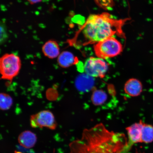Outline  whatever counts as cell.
Here are the masks:
<instances>
[{
    "instance_id": "obj_1",
    "label": "cell",
    "mask_w": 153,
    "mask_h": 153,
    "mask_svg": "<svg viewBox=\"0 0 153 153\" xmlns=\"http://www.w3.org/2000/svg\"><path fill=\"white\" fill-rule=\"evenodd\" d=\"M128 18L115 19L108 13L90 15L82 30L87 43H96L115 34L124 36L122 30Z\"/></svg>"
},
{
    "instance_id": "obj_2",
    "label": "cell",
    "mask_w": 153,
    "mask_h": 153,
    "mask_svg": "<svg viewBox=\"0 0 153 153\" xmlns=\"http://www.w3.org/2000/svg\"><path fill=\"white\" fill-rule=\"evenodd\" d=\"M22 66L20 57L14 53H5L0 59L1 78L11 81L18 75Z\"/></svg>"
},
{
    "instance_id": "obj_3",
    "label": "cell",
    "mask_w": 153,
    "mask_h": 153,
    "mask_svg": "<svg viewBox=\"0 0 153 153\" xmlns=\"http://www.w3.org/2000/svg\"><path fill=\"white\" fill-rule=\"evenodd\" d=\"M123 50L121 43L114 37H108L95 44L94 51L96 56L103 59L115 57Z\"/></svg>"
},
{
    "instance_id": "obj_4",
    "label": "cell",
    "mask_w": 153,
    "mask_h": 153,
    "mask_svg": "<svg viewBox=\"0 0 153 153\" xmlns=\"http://www.w3.org/2000/svg\"><path fill=\"white\" fill-rule=\"evenodd\" d=\"M83 69L88 76L102 78L108 70V64L104 59L98 57H91L85 61Z\"/></svg>"
},
{
    "instance_id": "obj_5",
    "label": "cell",
    "mask_w": 153,
    "mask_h": 153,
    "mask_svg": "<svg viewBox=\"0 0 153 153\" xmlns=\"http://www.w3.org/2000/svg\"><path fill=\"white\" fill-rule=\"evenodd\" d=\"M30 126L32 128L44 127L54 130L56 129L57 124L53 113L49 110H43L30 116Z\"/></svg>"
},
{
    "instance_id": "obj_6",
    "label": "cell",
    "mask_w": 153,
    "mask_h": 153,
    "mask_svg": "<svg viewBox=\"0 0 153 153\" xmlns=\"http://www.w3.org/2000/svg\"><path fill=\"white\" fill-rule=\"evenodd\" d=\"M143 123L144 122L140 121L126 128L128 139L126 145L117 153H128L133 145L141 143V135Z\"/></svg>"
},
{
    "instance_id": "obj_7",
    "label": "cell",
    "mask_w": 153,
    "mask_h": 153,
    "mask_svg": "<svg viewBox=\"0 0 153 153\" xmlns=\"http://www.w3.org/2000/svg\"><path fill=\"white\" fill-rule=\"evenodd\" d=\"M37 136L30 131L22 132L18 137L19 144L23 148L27 149L33 148L37 143Z\"/></svg>"
},
{
    "instance_id": "obj_8",
    "label": "cell",
    "mask_w": 153,
    "mask_h": 153,
    "mask_svg": "<svg viewBox=\"0 0 153 153\" xmlns=\"http://www.w3.org/2000/svg\"><path fill=\"white\" fill-rule=\"evenodd\" d=\"M60 49L58 43L54 40H49L43 45L42 51L45 56L50 59H54L60 54Z\"/></svg>"
},
{
    "instance_id": "obj_9",
    "label": "cell",
    "mask_w": 153,
    "mask_h": 153,
    "mask_svg": "<svg viewBox=\"0 0 153 153\" xmlns=\"http://www.w3.org/2000/svg\"><path fill=\"white\" fill-rule=\"evenodd\" d=\"M142 89L141 82L134 78L128 80L124 86L125 93L131 97L138 96L142 92Z\"/></svg>"
},
{
    "instance_id": "obj_10",
    "label": "cell",
    "mask_w": 153,
    "mask_h": 153,
    "mask_svg": "<svg viewBox=\"0 0 153 153\" xmlns=\"http://www.w3.org/2000/svg\"><path fill=\"white\" fill-rule=\"evenodd\" d=\"M78 62L77 57L71 52L64 51L60 53L57 59L59 65L62 68H67L76 64Z\"/></svg>"
},
{
    "instance_id": "obj_11",
    "label": "cell",
    "mask_w": 153,
    "mask_h": 153,
    "mask_svg": "<svg viewBox=\"0 0 153 153\" xmlns=\"http://www.w3.org/2000/svg\"><path fill=\"white\" fill-rule=\"evenodd\" d=\"M153 141V126L144 123L143 124L141 143H149Z\"/></svg>"
},
{
    "instance_id": "obj_12",
    "label": "cell",
    "mask_w": 153,
    "mask_h": 153,
    "mask_svg": "<svg viewBox=\"0 0 153 153\" xmlns=\"http://www.w3.org/2000/svg\"><path fill=\"white\" fill-rule=\"evenodd\" d=\"M92 101L96 105H100L104 103L107 99V95L102 91H96L93 93L92 97Z\"/></svg>"
},
{
    "instance_id": "obj_13",
    "label": "cell",
    "mask_w": 153,
    "mask_h": 153,
    "mask_svg": "<svg viewBox=\"0 0 153 153\" xmlns=\"http://www.w3.org/2000/svg\"><path fill=\"white\" fill-rule=\"evenodd\" d=\"M12 104L13 100L10 96L6 94H1L0 108L1 110L5 111L9 109Z\"/></svg>"
},
{
    "instance_id": "obj_14",
    "label": "cell",
    "mask_w": 153,
    "mask_h": 153,
    "mask_svg": "<svg viewBox=\"0 0 153 153\" xmlns=\"http://www.w3.org/2000/svg\"><path fill=\"white\" fill-rule=\"evenodd\" d=\"M94 1L99 6L106 10H111L114 7L113 0H94Z\"/></svg>"
},
{
    "instance_id": "obj_15",
    "label": "cell",
    "mask_w": 153,
    "mask_h": 153,
    "mask_svg": "<svg viewBox=\"0 0 153 153\" xmlns=\"http://www.w3.org/2000/svg\"><path fill=\"white\" fill-rule=\"evenodd\" d=\"M1 42L4 41L5 38H6V32L4 25H1Z\"/></svg>"
},
{
    "instance_id": "obj_16",
    "label": "cell",
    "mask_w": 153,
    "mask_h": 153,
    "mask_svg": "<svg viewBox=\"0 0 153 153\" xmlns=\"http://www.w3.org/2000/svg\"><path fill=\"white\" fill-rule=\"evenodd\" d=\"M27 1L30 4H36L41 2L42 0H27Z\"/></svg>"
}]
</instances>
